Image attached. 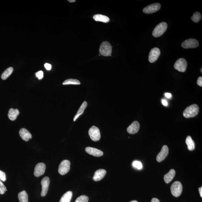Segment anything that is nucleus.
I'll return each instance as SVG.
<instances>
[{
    "label": "nucleus",
    "instance_id": "obj_40",
    "mask_svg": "<svg viewBox=\"0 0 202 202\" xmlns=\"http://www.w3.org/2000/svg\"><path fill=\"white\" fill-rule=\"evenodd\" d=\"M130 202H138L137 201H136V200H133V201H132Z\"/></svg>",
    "mask_w": 202,
    "mask_h": 202
},
{
    "label": "nucleus",
    "instance_id": "obj_13",
    "mask_svg": "<svg viewBox=\"0 0 202 202\" xmlns=\"http://www.w3.org/2000/svg\"><path fill=\"white\" fill-rule=\"evenodd\" d=\"M169 150L167 146L164 145L161 149V151L158 154L157 157V160L158 162H161L163 161L168 154Z\"/></svg>",
    "mask_w": 202,
    "mask_h": 202
},
{
    "label": "nucleus",
    "instance_id": "obj_18",
    "mask_svg": "<svg viewBox=\"0 0 202 202\" xmlns=\"http://www.w3.org/2000/svg\"><path fill=\"white\" fill-rule=\"evenodd\" d=\"M176 174V171L174 169L170 170L167 174L164 176V180L166 183H169L174 179Z\"/></svg>",
    "mask_w": 202,
    "mask_h": 202
},
{
    "label": "nucleus",
    "instance_id": "obj_3",
    "mask_svg": "<svg viewBox=\"0 0 202 202\" xmlns=\"http://www.w3.org/2000/svg\"><path fill=\"white\" fill-rule=\"evenodd\" d=\"M112 51V46L108 42H103L101 44L99 49V52L101 55L105 57L110 56Z\"/></svg>",
    "mask_w": 202,
    "mask_h": 202
},
{
    "label": "nucleus",
    "instance_id": "obj_34",
    "mask_svg": "<svg viewBox=\"0 0 202 202\" xmlns=\"http://www.w3.org/2000/svg\"><path fill=\"white\" fill-rule=\"evenodd\" d=\"M44 66L46 69L48 70H50L51 69V67H52L50 64L47 63L45 64Z\"/></svg>",
    "mask_w": 202,
    "mask_h": 202
},
{
    "label": "nucleus",
    "instance_id": "obj_14",
    "mask_svg": "<svg viewBox=\"0 0 202 202\" xmlns=\"http://www.w3.org/2000/svg\"><path fill=\"white\" fill-rule=\"evenodd\" d=\"M85 150L89 154L96 157L102 156L103 154V152L102 151L98 149L93 148V147H86L85 149Z\"/></svg>",
    "mask_w": 202,
    "mask_h": 202
},
{
    "label": "nucleus",
    "instance_id": "obj_8",
    "mask_svg": "<svg viewBox=\"0 0 202 202\" xmlns=\"http://www.w3.org/2000/svg\"><path fill=\"white\" fill-rule=\"evenodd\" d=\"M199 45V42L196 39H190L186 40L182 44V46L184 49H193L196 48Z\"/></svg>",
    "mask_w": 202,
    "mask_h": 202
},
{
    "label": "nucleus",
    "instance_id": "obj_25",
    "mask_svg": "<svg viewBox=\"0 0 202 202\" xmlns=\"http://www.w3.org/2000/svg\"><path fill=\"white\" fill-rule=\"evenodd\" d=\"M13 71V69L12 67H9L5 70L1 75V78L2 80H5L9 77Z\"/></svg>",
    "mask_w": 202,
    "mask_h": 202
},
{
    "label": "nucleus",
    "instance_id": "obj_16",
    "mask_svg": "<svg viewBox=\"0 0 202 202\" xmlns=\"http://www.w3.org/2000/svg\"><path fill=\"white\" fill-rule=\"evenodd\" d=\"M106 173V171L105 170L99 169L97 170L94 173L93 179L95 181H100L105 177Z\"/></svg>",
    "mask_w": 202,
    "mask_h": 202
},
{
    "label": "nucleus",
    "instance_id": "obj_37",
    "mask_svg": "<svg viewBox=\"0 0 202 202\" xmlns=\"http://www.w3.org/2000/svg\"><path fill=\"white\" fill-rule=\"evenodd\" d=\"M151 202H160V201L158 198H153L152 199Z\"/></svg>",
    "mask_w": 202,
    "mask_h": 202
},
{
    "label": "nucleus",
    "instance_id": "obj_20",
    "mask_svg": "<svg viewBox=\"0 0 202 202\" xmlns=\"http://www.w3.org/2000/svg\"><path fill=\"white\" fill-rule=\"evenodd\" d=\"M87 102H86V101H85V102L83 103L82 104L81 107H80L76 115H75L74 118H73L74 121H76L79 117L84 113V110H85V109H86V107H87Z\"/></svg>",
    "mask_w": 202,
    "mask_h": 202
},
{
    "label": "nucleus",
    "instance_id": "obj_35",
    "mask_svg": "<svg viewBox=\"0 0 202 202\" xmlns=\"http://www.w3.org/2000/svg\"><path fill=\"white\" fill-rule=\"evenodd\" d=\"M162 103L163 105H164V106H167L168 105L167 101L164 100V99H162Z\"/></svg>",
    "mask_w": 202,
    "mask_h": 202
},
{
    "label": "nucleus",
    "instance_id": "obj_32",
    "mask_svg": "<svg viewBox=\"0 0 202 202\" xmlns=\"http://www.w3.org/2000/svg\"><path fill=\"white\" fill-rule=\"evenodd\" d=\"M0 180L5 182L6 180V175L5 173L0 170Z\"/></svg>",
    "mask_w": 202,
    "mask_h": 202
},
{
    "label": "nucleus",
    "instance_id": "obj_30",
    "mask_svg": "<svg viewBox=\"0 0 202 202\" xmlns=\"http://www.w3.org/2000/svg\"><path fill=\"white\" fill-rule=\"evenodd\" d=\"M133 166L135 168L139 170H141L142 168V164L139 161H134L133 163Z\"/></svg>",
    "mask_w": 202,
    "mask_h": 202
},
{
    "label": "nucleus",
    "instance_id": "obj_33",
    "mask_svg": "<svg viewBox=\"0 0 202 202\" xmlns=\"http://www.w3.org/2000/svg\"><path fill=\"white\" fill-rule=\"evenodd\" d=\"M197 84L199 86H202V77L201 76L199 77L197 81Z\"/></svg>",
    "mask_w": 202,
    "mask_h": 202
},
{
    "label": "nucleus",
    "instance_id": "obj_39",
    "mask_svg": "<svg viewBox=\"0 0 202 202\" xmlns=\"http://www.w3.org/2000/svg\"><path fill=\"white\" fill-rule=\"evenodd\" d=\"M68 1L69 2L71 3L74 2L75 1H76L75 0H68Z\"/></svg>",
    "mask_w": 202,
    "mask_h": 202
},
{
    "label": "nucleus",
    "instance_id": "obj_6",
    "mask_svg": "<svg viewBox=\"0 0 202 202\" xmlns=\"http://www.w3.org/2000/svg\"><path fill=\"white\" fill-rule=\"evenodd\" d=\"M89 133L92 140L97 142L100 140L101 137L100 130L96 126H93L90 128L89 130Z\"/></svg>",
    "mask_w": 202,
    "mask_h": 202
},
{
    "label": "nucleus",
    "instance_id": "obj_11",
    "mask_svg": "<svg viewBox=\"0 0 202 202\" xmlns=\"http://www.w3.org/2000/svg\"><path fill=\"white\" fill-rule=\"evenodd\" d=\"M41 184L42 187L41 195L42 197H45L47 194L49 184H50V180H49V178L46 176L44 177L42 180Z\"/></svg>",
    "mask_w": 202,
    "mask_h": 202
},
{
    "label": "nucleus",
    "instance_id": "obj_5",
    "mask_svg": "<svg viewBox=\"0 0 202 202\" xmlns=\"http://www.w3.org/2000/svg\"><path fill=\"white\" fill-rule=\"evenodd\" d=\"M70 162L67 160H63L59 165L58 171L62 175L66 174L70 170Z\"/></svg>",
    "mask_w": 202,
    "mask_h": 202
},
{
    "label": "nucleus",
    "instance_id": "obj_7",
    "mask_svg": "<svg viewBox=\"0 0 202 202\" xmlns=\"http://www.w3.org/2000/svg\"><path fill=\"white\" fill-rule=\"evenodd\" d=\"M187 67V62L185 59L183 58L179 59L176 61L174 65L175 69L182 72L186 71Z\"/></svg>",
    "mask_w": 202,
    "mask_h": 202
},
{
    "label": "nucleus",
    "instance_id": "obj_22",
    "mask_svg": "<svg viewBox=\"0 0 202 202\" xmlns=\"http://www.w3.org/2000/svg\"><path fill=\"white\" fill-rule=\"evenodd\" d=\"M72 196V192L68 191L62 195L60 202H70Z\"/></svg>",
    "mask_w": 202,
    "mask_h": 202
},
{
    "label": "nucleus",
    "instance_id": "obj_1",
    "mask_svg": "<svg viewBox=\"0 0 202 202\" xmlns=\"http://www.w3.org/2000/svg\"><path fill=\"white\" fill-rule=\"evenodd\" d=\"M199 111V108L196 104H193L187 107L184 110L183 116L186 118L194 117L196 116Z\"/></svg>",
    "mask_w": 202,
    "mask_h": 202
},
{
    "label": "nucleus",
    "instance_id": "obj_29",
    "mask_svg": "<svg viewBox=\"0 0 202 202\" xmlns=\"http://www.w3.org/2000/svg\"><path fill=\"white\" fill-rule=\"evenodd\" d=\"M6 191L7 190L5 185L2 181L0 180V194L1 195L4 194Z\"/></svg>",
    "mask_w": 202,
    "mask_h": 202
},
{
    "label": "nucleus",
    "instance_id": "obj_28",
    "mask_svg": "<svg viewBox=\"0 0 202 202\" xmlns=\"http://www.w3.org/2000/svg\"><path fill=\"white\" fill-rule=\"evenodd\" d=\"M89 200V197L86 195H82L79 197L75 202H88Z\"/></svg>",
    "mask_w": 202,
    "mask_h": 202
},
{
    "label": "nucleus",
    "instance_id": "obj_2",
    "mask_svg": "<svg viewBox=\"0 0 202 202\" xmlns=\"http://www.w3.org/2000/svg\"><path fill=\"white\" fill-rule=\"evenodd\" d=\"M167 28V25L166 22H160L154 29L152 35L155 38L159 37L166 32Z\"/></svg>",
    "mask_w": 202,
    "mask_h": 202
},
{
    "label": "nucleus",
    "instance_id": "obj_9",
    "mask_svg": "<svg viewBox=\"0 0 202 202\" xmlns=\"http://www.w3.org/2000/svg\"><path fill=\"white\" fill-rule=\"evenodd\" d=\"M161 54V51L158 48H154L150 51L149 56V61L151 63L156 62Z\"/></svg>",
    "mask_w": 202,
    "mask_h": 202
},
{
    "label": "nucleus",
    "instance_id": "obj_24",
    "mask_svg": "<svg viewBox=\"0 0 202 202\" xmlns=\"http://www.w3.org/2000/svg\"><path fill=\"white\" fill-rule=\"evenodd\" d=\"M18 198L20 202H28V196L25 190L22 191L19 194Z\"/></svg>",
    "mask_w": 202,
    "mask_h": 202
},
{
    "label": "nucleus",
    "instance_id": "obj_36",
    "mask_svg": "<svg viewBox=\"0 0 202 202\" xmlns=\"http://www.w3.org/2000/svg\"><path fill=\"white\" fill-rule=\"evenodd\" d=\"M165 96L167 98H170L171 97V94L170 93H166L165 94Z\"/></svg>",
    "mask_w": 202,
    "mask_h": 202
},
{
    "label": "nucleus",
    "instance_id": "obj_21",
    "mask_svg": "<svg viewBox=\"0 0 202 202\" xmlns=\"http://www.w3.org/2000/svg\"><path fill=\"white\" fill-rule=\"evenodd\" d=\"M93 19L96 21L101 22L105 23H107L109 21V18L106 16L101 15V14H96L93 16Z\"/></svg>",
    "mask_w": 202,
    "mask_h": 202
},
{
    "label": "nucleus",
    "instance_id": "obj_38",
    "mask_svg": "<svg viewBox=\"0 0 202 202\" xmlns=\"http://www.w3.org/2000/svg\"><path fill=\"white\" fill-rule=\"evenodd\" d=\"M199 190L200 196H201L202 197V187H200V188H199Z\"/></svg>",
    "mask_w": 202,
    "mask_h": 202
},
{
    "label": "nucleus",
    "instance_id": "obj_23",
    "mask_svg": "<svg viewBox=\"0 0 202 202\" xmlns=\"http://www.w3.org/2000/svg\"><path fill=\"white\" fill-rule=\"evenodd\" d=\"M186 143L187 146L188 150L192 151L195 148V143L190 136H188L186 139Z\"/></svg>",
    "mask_w": 202,
    "mask_h": 202
},
{
    "label": "nucleus",
    "instance_id": "obj_10",
    "mask_svg": "<svg viewBox=\"0 0 202 202\" xmlns=\"http://www.w3.org/2000/svg\"><path fill=\"white\" fill-rule=\"evenodd\" d=\"M161 4L159 3H155L144 8L143 9V12L145 14H150L153 13L157 12L161 8Z\"/></svg>",
    "mask_w": 202,
    "mask_h": 202
},
{
    "label": "nucleus",
    "instance_id": "obj_17",
    "mask_svg": "<svg viewBox=\"0 0 202 202\" xmlns=\"http://www.w3.org/2000/svg\"><path fill=\"white\" fill-rule=\"evenodd\" d=\"M19 134L22 140L25 141H28L32 138V134L28 130L25 128H22L20 130Z\"/></svg>",
    "mask_w": 202,
    "mask_h": 202
},
{
    "label": "nucleus",
    "instance_id": "obj_27",
    "mask_svg": "<svg viewBox=\"0 0 202 202\" xmlns=\"http://www.w3.org/2000/svg\"><path fill=\"white\" fill-rule=\"evenodd\" d=\"M80 84H81V82L78 80L72 79H70L65 80L63 83H62V84L63 85L70 84L80 85Z\"/></svg>",
    "mask_w": 202,
    "mask_h": 202
},
{
    "label": "nucleus",
    "instance_id": "obj_41",
    "mask_svg": "<svg viewBox=\"0 0 202 202\" xmlns=\"http://www.w3.org/2000/svg\"><path fill=\"white\" fill-rule=\"evenodd\" d=\"M201 72L202 73V68H201Z\"/></svg>",
    "mask_w": 202,
    "mask_h": 202
},
{
    "label": "nucleus",
    "instance_id": "obj_26",
    "mask_svg": "<svg viewBox=\"0 0 202 202\" xmlns=\"http://www.w3.org/2000/svg\"><path fill=\"white\" fill-rule=\"evenodd\" d=\"M201 19V15L200 13L198 12H196L193 14V15L191 17L192 21L197 23L200 21Z\"/></svg>",
    "mask_w": 202,
    "mask_h": 202
},
{
    "label": "nucleus",
    "instance_id": "obj_4",
    "mask_svg": "<svg viewBox=\"0 0 202 202\" xmlns=\"http://www.w3.org/2000/svg\"><path fill=\"white\" fill-rule=\"evenodd\" d=\"M170 190L171 194L174 197H179L182 191V184L179 181H176L171 185Z\"/></svg>",
    "mask_w": 202,
    "mask_h": 202
},
{
    "label": "nucleus",
    "instance_id": "obj_31",
    "mask_svg": "<svg viewBox=\"0 0 202 202\" xmlns=\"http://www.w3.org/2000/svg\"><path fill=\"white\" fill-rule=\"evenodd\" d=\"M35 75H36V77H37L38 79L39 80L42 79L44 77V73L41 70L37 72L36 73H35Z\"/></svg>",
    "mask_w": 202,
    "mask_h": 202
},
{
    "label": "nucleus",
    "instance_id": "obj_15",
    "mask_svg": "<svg viewBox=\"0 0 202 202\" xmlns=\"http://www.w3.org/2000/svg\"><path fill=\"white\" fill-rule=\"evenodd\" d=\"M140 129V124L138 122L134 121L127 128V131L130 134L136 133Z\"/></svg>",
    "mask_w": 202,
    "mask_h": 202
},
{
    "label": "nucleus",
    "instance_id": "obj_19",
    "mask_svg": "<svg viewBox=\"0 0 202 202\" xmlns=\"http://www.w3.org/2000/svg\"><path fill=\"white\" fill-rule=\"evenodd\" d=\"M20 113L19 110L17 109L11 108L9 110L8 116L9 120L13 121L16 119Z\"/></svg>",
    "mask_w": 202,
    "mask_h": 202
},
{
    "label": "nucleus",
    "instance_id": "obj_12",
    "mask_svg": "<svg viewBox=\"0 0 202 202\" xmlns=\"http://www.w3.org/2000/svg\"><path fill=\"white\" fill-rule=\"evenodd\" d=\"M46 169V165L43 163H39L36 164L35 168L34 175L36 177L42 175L44 174Z\"/></svg>",
    "mask_w": 202,
    "mask_h": 202
}]
</instances>
